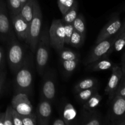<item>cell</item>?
I'll use <instances>...</instances> for the list:
<instances>
[{
	"label": "cell",
	"instance_id": "cell-1",
	"mask_svg": "<svg viewBox=\"0 0 125 125\" xmlns=\"http://www.w3.org/2000/svg\"><path fill=\"white\" fill-rule=\"evenodd\" d=\"M13 80L14 94L24 93L32 95L34 79V61L31 54L26 55L21 67L14 74Z\"/></svg>",
	"mask_w": 125,
	"mask_h": 125
},
{
	"label": "cell",
	"instance_id": "cell-2",
	"mask_svg": "<svg viewBox=\"0 0 125 125\" xmlns=\"http://www.w3.org/2000/svg\"><path fill=\"white\" fill-rule=\"evenodd\" d=\"M7 44L6 59L11 72L14 74L21 67L27 54L25 48L18 42L15 34L12 35Z\"/></svg>",
	"mask_w": 125,
	"mask_h": 125
},
{
	"label": "cell",
	"instance_id": "cell-3",
	"mask_svg": "<svg viewBox=\"0 0 125 125\" xmlns=\"http://www.w3.org/2000/svg\"><path fill=\"white\" fill-rule=\"evenodd\" d=\"M49 32L46 28L41 32L36 49V68L39 75L42 76L47 68L50 48Z\"/></svg>",
	"mask_w": 125,
	"mask_h": 125
},
{
	"label": "cell",
	"instance_id": "cell-4",
	"mask_svg": "<svg viewBox=\"0 0 125 125\" xmlns=\"http://www.w3.org/2000/svg\"><path fill=\"white\" fill-rule=\"evenodd\" d=\"M110 103L106 125H125V98L114 96Z\"/></svg>",
	"mask_w": 125,
	"mask_h": 125
},
{
	"label": "cell",
	"instance_id": "cell-5",
	"mask_svg": "<svg viewBox=\"0 0 125 125\" xmlns=\"http://www.w3.org/2000/svg\"><path fill=\"white\" fill-rule=\"evenodd\" d=\"M42 19V13L40 5L37 0H35L34 15L29 24V44H28L32 53L35 52L36 51L38 42L41 34Z\"/></svg>",
	"mask_w": 125,
	"mask_h": 125
},
{
	"label": "cell",
	"instance_id": "cell-6",
	"mask_svg": "<svg viewBox=\"0 0 125 125\" xmlns=\"http://www.w3.org/2000/svg\"><path fill=\"white\" fill-rule=\"evenodd\" d=\"M116 34L111 37L96 43L91 49L90 52L84 60V64L87 65L100 59L109 57L113 52V45L115 40Z\"/></svg>",
	"mask_w": 125,
	"mask_h": 125
},
{
	"label": "cell",
	"instance_id": "cell-7",
	"mask_svg": "<svg viewBox=\"0 0 125 125\" xmlns=\"http://www.w3.org/2000/svg\"><path fill=\"white\" fill-rule=\"evenodd\" d=\"M48 32L50 46L58 52L65 45V26L62 19L52 21Z\"/></svg>",
	"mask_w": 125,
	"mask_h": 125
},
{
	"label": "cell",
	"instance_id": "cell-8",
	"mask_svg": "<svg viewBox=\"0 0 125 125\" xmlns=\"http://www.w3.org/2000/svg\"><path fill=\"white\" fill-rule=\"evenodd\" d=\"M42 76L40 96L52 103L56 99L57 91L56 74L52 69L46 68Z\"/></svg>",
	"mask_w": 125,
	"mask_h": 125
},
{
	"label": "cell",
	"instance_id": "cell-9",
	"mask_svg": "<svg viewBox=\"0 0 125 125\" xmlns=\"http://www.w3.org/2000/svg\"><path fill=\"white\" fill-rule=\"evenodd\" d=\"M14 34L6 3L4 0H0V40L7 43Z\"/></svg>",
	"mask_w": 125,
	"mask_h": 125
},
{
	"label": "cell",
	"instance_id": "cell-10",
	"mask_svg": "<svg viewBox=\"0 0 125 125\" xmlns=\"http://www.w3.org/2000/svg\"><path fill=\"white\" fill-rule=\"evenodd\" d=\"M122 23L118 13H115L112 15L106 25L100 31L96 37L95 43L111 37L115 35L121 29Z\"/></svg>",
	"mask_w": 125,
	"mask_h": 125
},
{
	"label": "cell",
	"instance_id": "cell-11",
	"mask_svg": "<svg viewBox=\"0 0 125 125\" xmlns=\"http://www.w3.org/2000/svg\"><path fill=\"white\" fill-rule=\"evenodd\" d=\"M11 23L15 34L21 41L29 44V24L24 20L20 13L14 16H10Z\"/></svg>",
	"mask_w": 125,
	"mask_h": 125
},
{
	"label": "cell",
	"instance_id": "cell-12",
	"mask_svg": "<svg viewBox=\"0 0 125 125\" xmlns=\"http://www.w3.org/2000/svg\"><path fill=\"white\" fill-rule=\"evenodd\" d=\"M29 95L24 93L14 94L11 100V106L21 115L31 114L33 107L29 98Z\"/></svg>",
	"mask_w": 125,
	"mask_h": 125
},
{
	"label": "cell",
	"instance_id": "cell-13",
	"mask_svg": "<svg viewBox=\"0 0 125 125\" xmlns=\"http://www.w3.org/2000/svg\"><path fill=\"white\" fill-rule=\"evenodd\" d=\"M111 70L112 73L111 77L104 89L105 94L108 95V100L109 102L114 97L117 88L123 75L122 68L120 66L114 65Z\"/></svg>",
	"mask_w": 125,
	"mask_h": 125
},
{
	"label": "cell",
	"instance_id": "cell-14",
	"mask_svg": "<svg viewBox=\"0 0 125 125\" xmlns=\"http://www.w3.org/2000/svg\"><path fill=\"white\" fill-rule=\"evenodd\" d=\"M52 112V103L40 96V101L35 111L38 125H48L50 124Z\"/></svg>",
	"mask_w": 125,
	"mask_h": 125
},
{
	"label": "cell",
	"instance_id": "cell-15",
	"mask_svg": "<svg viewBox=\"0 0 125 125\" xmlns=\"http://www.w3.org/2000/svg\"><path fill=\"white\" fill-rule=\"evenodd\" d=\"M77 124L83 125H106V122L102 114L98 110H87L82 109L81 115Z\"/></svg>",
	"mask_w": 125,
	"mask_h": 125
},
{
	"label": "cell",
	"instance_id": "cell-16",
	"mask_svg": "<svg viewBox=\"0 0 125 125\" xmlns=\"http://www.w3.org/2000/svg\"><path fill=\"white\" fill-rule=\"evenodd\" d=\"M60 114L66 125L77 124V111L74 106L68 100L62 102L60 107Z\"/></svg>",
	"mask_w": 125,
	"mask_h": 125
},
{
	"label": "cell",
	"instance_id": "cell-17",
	"mask_svg": "<svg viewBox=\"0 0 125 125\" xmlns=\"http://www.w3.org/2000/svg\"><path fill=\"white\" fill-rule=\"evenodd\" d=\"M114 65V63L113 62L109 59V57H107L100 59L87 65L86 68L87 70L89 72L106 71L112 69Z\"/></svg>",
	"mask_w": 125,
	"mask_h": 125
},
{
	"label": "cell",
	"instance_id": "cell-18",
	"mask_svg": "<svg viewBox=\"0 0 125 125\" xmlns=\"http://www.w3.org/2000/svg\"><path fill=\"white\" fill-rule=\"evenodd\" d=\"M79 63V59L69 61H60L61 67L63 76L65 78L70 77L75 71Z\"/></svg>",
	"mask_w": 125,
	"mask_h": 125
},
{
	"label": "cell",
	"instance_id": "cell-19",
	"mask_svg": "<svg viewBox=\"0 0 125 125\" xmlns=\"http://www.w3.org/2000/svg\"><path fill=\"white\" fill-rule=\"evenodd\" d=\"M125 47V19L119 31L116 34L115 40L113 45V51L120 52Z\"/></svg>",
	"mask_w": 125,
	"mask_h": 125
},
{
	"label": "cell",
	"instance_id": "cell-20",
	"mask_svg": "<svg viewBox=\"0 0 125 125\" xmlns=\"http://www.w3.org/2000/svg\"><path fill=\"white\" fill-rule=\"evenodd\" d=\"M35 1V0H28L22 7L20 11V14L29 24L34 15Z\"/></svg>",
	"mask_w": 125,
	"mask_h": 125
},
{
	"label": "cell",
	"instance_id": "cell-21",
	"mask_svg": "<svg viewBox=\"0 0 125 125\" xmlns=\"http://www.w3.org/2000/svg\"><path fill=\"white\" fill-rule=\"evenodd\" d=\"M98 86V81L96 78H87L79 81L74 87V92Z\"/></svg>",
	"mask_w": 125,
	"mask_h": 125
},
{
	"label": "cell",
	"instance_id": "cell-22",
	"mask_svg": "<svg viewBox=\"0 0 125 125\" xmlns=\"http://www.w3.org/2000/svg\"><path fill=\"white\" fill-rule=\"evenodd\" d=\"M78 15V2L74 1V4L70 9L62 15V20L64 24H72L73 21L75 20Z\"/></svg>",
	"mask_w": 125,
	"mask_h": 125
},
{
	"label": "cell",
	"instance_id": "cell-23",
	"mask_svg": "<svg viewBox=\"0 0 125 125\" xmlns=\"http://www.w3.org/2000/svg\"><path fill=\"white\" fill-rule=\"evenodd\" d=\"M102 100V96L98 91L94 94L90 98L83 103V108L87 110H95L100 106Z\"/></svg>",
	"mask_w": 125,
	"mask_h": 125
},
{
	"label": "cell",
	"instance_id": "cell-24",
	"mask_svg": "<svg viewBox=\"0 0 125 125\" xmlns=\"http://www.w3.org/2000/svg\"><path fill=\"white\" fill-rule=\"evenodd\" d=\"M98 91V86L81 90L76 93V98L79 103L83 104Z\"/></svg>",
	"mask_w": 125,
	"mask_h": 125
},
{
	"label": "cell",
	"instance_id": "cell-25",
	"mask_svg": "<svg viewBox=\"0 0 125 125\" xmlns=\"http://www.w3.org/2000/svg\"><path fill=\"white\" fill-rule=\"evenodd\" d=\"M74 29L76 31L78 32L83 35L85 37L86 35V24L84 17L81 13L78 15L76 18H75L72 23Z\"/></svg>",
	"mask_w": 125,
	"mask_h": 125
},
{
	"label": "cell",
	"instance_id": "cell-26",
	"mask_svg": "<svg viewBox=\"0 0 125 125\" xmlns=\"http://www.w3.org/2000/svg\"><path fill=\"white\" fill-rule=\"evenodd\" d=\"M57 52L59 54L60 61H69L80 58L79 53L64 47Z\"/></svg>",
	"mask_w": 125,
	"mask_h": 125
},
{
	"label": "cell",
	"instance_id": "cell-27",
	"mask_svg": "<svg viewBox=\"0 0 125 125\" xmlns=\"http://www.w3.org/2000/svg\"><path fill=\"white\" fill-rule=\"evenodd\" d=\"M85 38V36H84L82 34H81L80 33L74 30L72 37H71L69 45H72V46L74 48H79L84 44Z\"/></svg>",
	"mask_w": 125,
	"mask_h": 125
},
{
	"label": "cell",
	"instance_id": "cell-28",
	"mask_svg": "<svg viewBox=\"0 0 125 125\" xmlns=\"http://www.w3.org/2000/svg\"><path fill=\"white\" fill-rule=\"evenodd\" d=\"M7 6L10 16H14L20 13L21 9L20 0H7Z\"/></svg>",
	"mask_w": 125,
	"mask_h": 125
},
{
	"label": "cell",
	"instance_id": "cell-29",
	"mask_svg": "<svg viewBox=\"0 0 125 125\" xmlns=\"http://www.w3.org/2000/svg\"><path fill=\"white\" fill-rule=\"evenodd\" d=\"M75 0H57V6L62 15H64L74 4Z\"/></svg>",
	"mask_w": 125,
	"mask_h": 125
},
{
	"label": "cell",
	"instance_id": "cell-30",
	"mask_svg": "<svg viewBox=\"0 0 125 125\" xmlns=\"http://www.w3.org/2000/svg\"><path fill=\"white\" fill-rule=\"evenodd\" d=\"M21 120L23 125H38L37 118L35 113L31 114L21 115Z\"/></svg>",
	"mask_w": 125,
	"mask_h": 125
},
{
	"label": "cell",
	"instance_id": "cell-31",
	"mask_svg": "<svg viewBox=\"0 0 125 125\" xmlns=\"http://www.w3.org/2000/svg\"><path fill=\"white\" fill-rule=\"evenodd\" d=\"M4 125H13L12 118V107L11 104L7 106L4 112Z\"/></svg>",
	"mask_w": 125,
	"mask_h": 125
},
{
	"label": "cell",
	"instance_id": "cell-32",
	"mask_svg": "<svg viewBox=\"0 0 125 125\" xmlns=\"http://www.w3.org/2000/svg\"><path fill=\"white\" fill-rule=\"evenodd\" d=\"M65 26V44L69 45L70 40L74 31V28L72 24H64Z\"/></svg>",
	"mask_w": 125,
	"mask_h": 125
},
{
	"label": "cell",
	"instance_id": "cell-33",
	"mask_svg": "<svg viewBox=\"0 0 125 125\" xmlns=\"http://www.w3.org/2000/svg\"><path fill=\"white\" fill-rule=\"evenodd\" d=\"M115 96H122L125 98V75L123 74L122 76L119 85L117 89Z\"/></svg>",
	"mask_w": 125,
	"mask_h": 125
},
{
	"label": "cell",
	"instance_id": "cell-34",
	"mask_svg": "<svg viewBox=\"0 0 125 125\" xmlns=\"http://www.w3.org/2000/svg\"><path fill=\"white\" fill-rule=\"evenodd\" d=\"M6 54L4 48L0 46V73L6 70Z\"/></svg>",
	"mask_w": 125,
	"mask_h": 125
},
{
	"label": "cell",
	"instance_id": "cell-35",
	"mask_svg": "<svg viewBox=\"0 0 125 125\" xmlns=\"http://www.w3.org/2000/svg\"><path fill=\"white\" fill-rule=\"evenodd\" d=\"M12 118L13 125H23L21 120V115L20 114L12 107Z\"/></svg>",
	"mask_w": 125,
	"mask_h": 125
},
{
	"label": "cell",
	"instance_id": "cell-36",
	"mask_svg": "<svg viewBox=\"0 0 125 125\" xmlns=\"http://www.w3.org/2000/svg\"><path fill=\"white\" fill-rule=\"evenodd\" d=\"M6 77H7V72H6V70H5L4 71L0 73V96L4 90Z\"/></svg>",
	"mask_w": 125,
	"mask_h": 125
},
{
	"label": "cell",
	"instance_id": "cell-37",
	"mask_svg": "<svg viewBox=\"0 0 125 125\" xmlns=\"http://www.w3.org/2000/svg\"><path fill=\"white\" fill-rule=\"evenodd\" d=\"M52 125H66L65 122L61 117L56 118L52 123Z\"/></svg>",
	"mask_w": 125,
	"mask_h": 125
},
{
	"label": "cell",
	"instance_id": "cell-38",
	"mask_svg": "<svg viewBox=\"0 0 125 125\" xmlns=\"http://www.w3.org/2000/svg\"><path fill=\"white\" fill-rule=\"evenodd\" d=\"M4 112H0V125H4Z\"/></svg>",
	"mask_w": 125,
	"mask_h": 125
},
{
	"label": "cell",
	"instance_id": "cell-39",
	"mask_svg": "<svg viewBox=\"0 0 125 125\" xmlns=\"http://www.w3.org/2000/svg\"><path fill=\"white\" fill-rule=\"evenodd\" d=\"M125 65V50L122 58V68H123Z\"/></svg>",
	"mask_w": 125,
	"mask_h": 125
},
{
	"label": "cell",
	"instance_id": "cell-40",
	"mask_svg": "<svg viewBox=\"0 0 125 125\" xmlns=\"http://www.w3.org/2000/svg\"><path fill=\"white\" fill-rule=\"evenodd\" d=\"M28 0H20V2H21V8L24 5V4L27 2Z\"/></svg>",
	"mask_w": 125,
	"mask_h": 125
},
{
	"label": "cell",
	"instance_id": "cell-41",
	"mask_svg": "<svg viewBox=\"0 0 125 125\" xmlns=\"http://www.w3.org/2000/svg\"><path fill=\"white\" fill-rule=\"evenodd\" d=\"M122 70H123V74H125V65L124 66V67L122 68Z\"/></svg>",
	"mask_w": 125,
	"mask_h": 125
},
{
	"label": "cell",
	"instance_id": "cell-42",
	"mask_svg": "<svg viewBox=\"0 0 125 125\" xmlns=\"http://www.w3.org/2000/svg\"></svg>",
	"mask_w": 125,
	"mask_h": 125
}]
</instances>
